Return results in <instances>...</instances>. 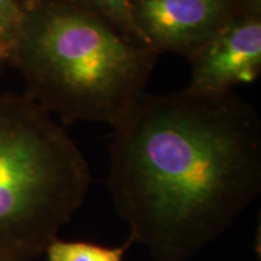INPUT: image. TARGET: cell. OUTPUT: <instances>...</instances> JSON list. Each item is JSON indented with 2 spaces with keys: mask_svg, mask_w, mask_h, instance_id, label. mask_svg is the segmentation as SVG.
<instances>
[{
  "mask_svg": "<svg viewBox=\"0 0 261 261\" xmlns=\"http://www.w3.org/2000/svg\"><path fill=\"white\" fill-rule=\"evenodd\" d=\"M67 2L90 14L106 19L130 40L149 46L133 21L128 0H67Z\"/></svg>",
  "mask_w": 261,
  "mask_h": 261,
  "instance_id": "8992f818",
  "label": "cell"
},
{
  "mask_svg": "<svg viewBox=\"0 0 261 261\" xmlns=\"http://www.w3.org/2000/svg\"><path fill=\"white\" fill-rule=\"evenodd\" d=\"M133 21L156 54L188 60L217 37L236 12V0H128Z\"/></svg>",
  "mask_w": 261,
  "mask_h": 261,
  "instance_id": "277c9868",
  "label": "cell"
},
{
  "mask_svg": "<svg viewBox=\"0 0 261 261\" xmlns=\"http://www.w3.org/2000/svg\"><path fill=\"white\" fill-rule=\"evenodd\" d=\"M38 2H40V0H17V4L19 5V8L22 9V11H24V10L29 9L34 4H37Z\"/></svg>",
  "mask_w": 261,
  "mask_h": 261,
  "instance_id": "30bf717a",
  "label": "cell"
},
{
  "mask_svg": "<svg viewBox=\"0 0 261 261\" xmlns=\"http://www.w3.org/2000/svg\"><path fill=\"white\" fill-rule=\"evenodd\" d=\"M189 61V92L215 96L254 83L261 73V15L236 8L226 27Z\"/></svg>",
  "mask_w": 261,
  "mask_h": 261,
  "instance_id": "5b68a950",
  "label": "cell"
},
{
  "mask_svg": "<svg viewBox=\"0 0 261 261\" xmlns=\"http://www.w3.org/2000/svg\"><path fill=\"white\" fill-rule=\"evenodd\" d=\"M106 248L84 242H63L56 240L47 248V261H122L123 254L130 246Z\"/></svg>",
  "mask_w": 261,
  "mask_h": 261,
  "instance_id": "52a82bcc",
  "label": "cell"
},
{
  "mask_svg": "<svg viewBox=\"0 0 261 261\" xmlns=\"http://www.w3.org/2000/svg\"><path fill=\"white\" fill-rule=\"evenodd\" d=\"M158 56L67 0H40L22 14L9 61L25 94L62 123L114 126L144 94Z\"/></svg>",
  "mask_w": 261,
  "mask_h": 261,
  "instance_id": "7a4b0ae2",
  "label": "cell"
},
{
  "mask_svg": "<svg viewBox=\"0 0 261 261\" xmlns=\"http://www.w3.org/2000/svg\"><path fill=\"white\" fill-rule=\"evenodd\" d=\"M113 203L155 261H187L261 192V119L231 92L143 94L113 126Z\"/></svg>",
  "mask_w": 261,
  "mask_h": 261,
  "instance_id": "6da1fadb",
  "label": "cell"
},
{
  "mask_svg": "<svg viewBox=\"0 0 261 261\" xmlns=\"http://www.w3.org/2000/svg\"><path fill=\"white\" fill-rule=\"evenodd\" d=\"M22 14L23 11L17 4V0H0V25L11 35L17 27Z\"/></svg>",
  "mask_w": 261,
  "mask_h": 261,
  "instance_id": "ba28073f",
  "label": "cell"
},
{
  "mask_svg": "<svg viewBox=\"0 0 261 261\" xmlns=\"http://www.w3.org/2000/svg\"><path fill=\"white\" fill-rule=\"evenodd\" d=\"M10 44H11V34L0 25V70L5 61H9Z\"/></svg>",
  "mask_w": 261,
  "mask_h": 261,
  "instance_id": "9c48e42d",
  "label": "cell"
},
{
  "mask_svg": "<svg viewBox=\"0 0 261 261\" xmlns=\"http://www.w3.org/2000/svg\"><path fill=\"white\" fill-rule=\"evenodd\" d=\"M0 261H9V260H5V259H2V257H0Z\"/></svg>",
  "mask_w": 261,
  "mask_h": 261,
  "instance_id": "8fae6325",
  "label": "cell"
},
{
  "mask_svg": "<svg viewBox=\"0 0 261 261\" xmlns=\"http://www.w3.org/2000/svg\"><path fill=\"white\" fill-rule=\"evenodd\" d=\"M92 181L83 152L27 94L0 96V257L32 261L58 240Z\"/></svg>",
  "mask_w": 261,
  "mask_h": 261,
  "instance_id": "3957f363",
  "label": "cell"
}]
</instances>
